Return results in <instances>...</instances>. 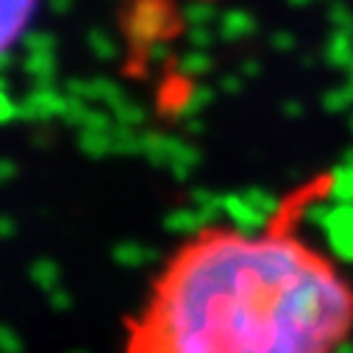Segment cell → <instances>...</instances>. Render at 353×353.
Here are the masks:
<instances>
[{
    "label": "cell",
    "instance_id": "obj_9",
    "mask_svg": "<svg viewBox=\"0 0 353 353\" xmlns=\"http://www.w3.org/2000/svg\"><path fill=\"white\" fill-rule=\"evenodd\" d=\"M112 131H81L78 134V148L86 156H92V159L109 156V153H114V148H112Z\"/></svg>",
    "mask_w": 353,
    "mask_h": 353
},
{
    "label": "cell",
    "instance_id": "obj_4",
    "mask_svg": "<svg viewBox=\"0 0 353 353\" xmlns=\"http://www.w3.org/2000/svg\"><path fill=\"white\" fill-rule=\"evenodd\" d=\"M67 95L81 98V101L92 103V106L101 103L106 109H114L125 98V92L120 90V83H114L109 78H72L67 83Z\"/></svg>",
    "mask_w": 353,
    "mask_h": 353
},
{
    "label": "cell",
    "instance_id": "obj_16",
    "mask_svg": "<svg viewBox=\"0 0 353 353\" xmlns=\"http://www.w3.org/2000/svg\"><path fill=\"white\" fill-rule=\"evenodd\" d=\"M14 172H17V167L12 159H0V181H9Z\"/></svg>",
    "mask_w": 353,
    "mask_h": 353
},
{
    "label": "cell",
    "instance_id": "obj_17",
    "mask_svg": "<svg viewBox=\"0 0 353 353\" xmlns=\"http://www.w3.org/2000/svg\"><path fill=\"white\" fill-rule=\"evenodd\" d=\"M48 6L53 14H67L72 9V0H48Z\"/></svg>",
    "mask_w": 353,
    "mask_h": 353
},
{
    "label": "cell",
    "instance_id": "obj_1",
    "mask_svg": "<svg viewBox=\"0 0 353 353\" xmlns=\"http://www.w3.org/2000/svg\"><path fill=\"white\" fill-rule=\"evenodd\" d=\"M317 184L256 231L209 225L161 273L139 353H336L353 331V284L298 231Z\"/></svg>",
    "mask_w": 353,
    "mask_h": 353
},
{
    "label": "cell",
    "instance_id": "obj_7",
    "mask_svg": "<svg viewBox=\"0 0 353 353\" xmlns=\"http://www.w3.org/2000/svg\"><path fill=\"white\" fill-rule=\"evenodd\" d=\"M164 228L179 236H198L201 231L209 228V220L203 214H192V212H170L164 220Z\"/></svg>",
    "mask_w": 353,
    "mask_h": 353
},
{
    "label": "cell",
    "instance_id": "obj_14",
    "mask_svg": "<svg viewBox=\"0 0 353 353\" xmlns=\"http://www.w3.org/2000/svg\"><path fill=\"white\" fill-rule=\"evenodd\" d=\"M48 301H50V306H53L56 312H67V309L72 306V295H70L67 290H61V287L53 290V292L48 295Z\"/></svg>",
    "mask_w": 353,
    "mask_h": 353
},
{
    "label": "cell",
    "instance_id": "obj_10",
    "mask_svg": "<svg viewBox=\"0 0 353 353\" xmlns=\"http://www.w3.org/2000/svg\"><path fill=\"white\" fill-rule=\"evenodd\" d=\"M109 112H112L114 123H117V125H125V128H139V125L145 123V109H142V103L131 101L128 95H125L114 109H109Z\"/></svg>",
    "mask_w": 353,
    "mask_h": 353
},
{
    "label": "cell",
    "instance_id": "obj_15",
    "mask_svg": "<svg viewBox=\"0 0 353 353\" xmlns=\"http://www.w3.org/2000/svg\"><path fill=\"white\" fill-rule=\"evenodd\" d=\"M14 234H17V223H14L9 214H0V239L6 242V239H12Z\"/></svg>",
    "mask_w": 353,
    "mask_h": 353
},
{
    "label": "cell",
    "instance_id": "obj_12",
    "mask_svg": "<svg viewBox=\"0 0 353 353\" xmlns=\"http://www.w3.org/2000/svg\"><path fill=\"white\" fill-rule=\"evenodd\" d=\"M23 48L28 53H56V37L48 31H31V34H26Z\"/></svg>",
    "mask_w": 353,
    "mask_h": 353
},
{
    "label": "cell",
    "instance_id": "obj_18",
    "mask_svg": "<svg viewBox=\"0 0 353 353\" xmlns=\"http://www.w3.org/2000/svg\"><path fill=\"white\" fill-rule=\"evenodd\" d=\"M72 353H86V350H72Z\"/></svg>",
    "mask_w": 353,
    "mask_h": 353
},
{
    "label": "cell",
    "instance_id": "obj_6",
    "mask_svg": "<svg viewBox=\"0 0 353 353\" xmlns=\"http://www.w3.org/2000/svg\"><path fill=\"white\" fill-rule=\"evenodd\" d=\"M23 70L34 81V86H48L56 78V53H28Z\"/></svg>",
    "mask_w": 353,
    "mask_h": 353
},
{
    "label": "cell",
    "instance_id": "obj_13",
    "mask_svg": "<svg viewBox=\"0 0 353 353\" xmlns=\"http://www.w3.org/2000/svg\"><path fill=\"white\" fill-rule=\"evenodd\" d=\"M23 339L12 325H0V353H23Z\"/></svg>",
    "mask_w": 353,
    "mask_h": 353
},
{
    "label": "cell",
    "instance_id": "obj_2",
    "mask_svg": "<svg viewBox=\"0 0 353 353\" xmlns=\"http://www.w3.org/2000/svg\"><path fill=\"white\" fill-rule=\"evenodd\" d=\"M67 106V92H59L53 83L34 86V90L20 101V117L28 123H45L53 117H61Z\"/></svg>",
    "mask_w": 353,
    "mask_h": 353
},
{
    "label": "cell",
    "instance_id": "obj_8",
    "mask_svg": "<svg viewBox=\"0 0 353 353\" xmlns=\"http://www.w3.org/2000/svg\"><path fill=\"white\" fill-rule=\"evenodd\" d=\"M28 276H31L34 287H39V290L48 292V295L61 287V270H59V264H56L53 259H37V261L31 264Z\"/></svg>",
    "mask_w": 353,
    "mask_h": 353
},
{
    "label": "cell",
    "instance_id": "obj_5",
    "mask_svg": "<svg viewBox=\"0 0 353 353\" xmlns=\"http://www.w3.org/2000/svg\"><path fill=\"white\" fill-rule=\"evenodd\" d=\"M112 259L120 264V268H125V270H142V268H148V264L159 261V250H153L145 242L125 239V242H117L114 245Z\"/></svg>",
    "mask_w": 353,
    "mask_h": 353
},
{
    "label": "cell",
    "instance_id": "obj_11",
    "mask_svg": "<svg viewBox=\"0 0 353 353\" xmlns=\"http://www.w3.org/2000/svg\"><path fill=\"white\" fill-rule=\"evenodd\" d=\"M86 45H90V50H92L101 61H112V59L120 53L117 42H114L106 31H101V28H92L90 34H86Z\"/></svg>",
    "mask_w": 353,
    "mask_h": 353
},
{
    "label": "cell",
    "instance_id": "obj_3",
    "mask_svg": "<svg viewBox=\"0 0 353 353\" xmlns=\"http://www.w3.org/2000/svg\"><path fill=\"white\" fill-rule=\"evenodd\" d=\"M37 9V0H0V53L17 42Z\"/></svg>",
    "mask_w": 353,
    "mask_h": 353
}]
</instances>
